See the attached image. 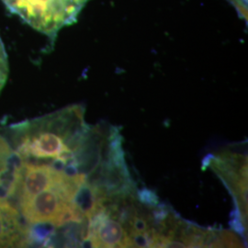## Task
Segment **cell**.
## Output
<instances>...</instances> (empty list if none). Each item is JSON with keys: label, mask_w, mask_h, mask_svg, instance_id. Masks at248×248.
Wrapping results in <instances>:
<instances>
[{"label": "cell", "mask_w": 248, "mask_h": 248, "mask_svg": "<svg viewBox=\"0 0 248 248\" xmlns=\"http://www.w3.org/2000/svg\"><path fill=\"white\" fill-rule=\"evenodd\" d=\"M91 248H131L124 224L102 211L89 221L88 239Z\"/></svg>", "instance_id": "cell-3"}, {"label": "cell", "mask_w": 248, "mask_h": 248, "mask_svg": "<svg viewBox=\"0 0 248 248\" xmlns=\"http://www.w3.org/2000/svg\"><path fill=\"white\" fill-rule=\"evenodd\" d=\"M85 109L79 105L31 121L11 125L13 150L20 161L50 164L59 160L78 167L76 155L89 135L90 127L84 120Z\"/></svg>", "instance_id": "cell-1"}, {"label": "cell", "mask_w": 248, "mask_h": 248, "mask_svg": "<svg viewBox=\"0 0 248 248\" xmlns=\"http://www.w3.org/2000/svg\"><path fill=\"white\" fill-rule=\"evenodd\" d=\"M28 245V223L18 209L6 199H0V248Z\"/></svg>", "instance_id": "cell-4"}, {"label": "cell", "mask_w": 248, "mask_h": 248, "mask_svg": "<svg viewBox=\"0 0 248 248\" xmlns=\"http://www.w3.org/2000/svg\"><path fill=\"white\" fill-rule=\"evenodd\" d=\"M8 76H9L8 54L0 37V92L7 83Z\"/></svg>", "instance_id": "cell-7"}, {"label": "cell", "mask_w": 248, "mask_h": 248, "mask_svg": "<svg viewBox=\"0 0 248 248\" xmlns=\"http://www.w3.org/2000/svg\"><path fill=\"white\" fill-rule=\"evenodd\" d=\"M89 0H2L5 6L36 31L54 40L63 27L77 21Z\"/></svg>", "instance_id": "cell-2"}, {"label": "cell", "mask_w": 248, "mask_h": 248, "mask_svg": "<svg viewBox=\"0 0 248 248\" xmlns=\"http://www.w3.org/2000/svg\"><path fill=\"white\" fill-rule=\"evenodd\" d=\"M19 159L6 138L0 134V199H7Z\"/></svg>", "instance_id": "cell-5"}, {"label": "cell", "mask_w": 248, "mask_h": 248, "mask_svg": "<svg viewBox=\"0 0 248 248\" xmlns=\"http://www.w3.org/2000/svg\"><path fill=\"white\" fill-rule=\"evenodd\" d=\"M139 199L142 204L147 205L149 208H154L157 205V198L155 193L148 189H143L139 193Z\"/></svg>", "instance_id": "cell-8"}, {"label": "cell", "mask_w": 248, "mask_h": 248, "mask_svg": "<svg viewBox=\"0 0 248 248\" xmlns=\"http://www.w3.org/2000/svg\"><path fill=\"white\" fill-rule=\"evenodd\" d=\"M212 248H244V245L243 242L232 232L216 231Z\"/></svg>", "instance_id": "cell-6"}]
</instances>
